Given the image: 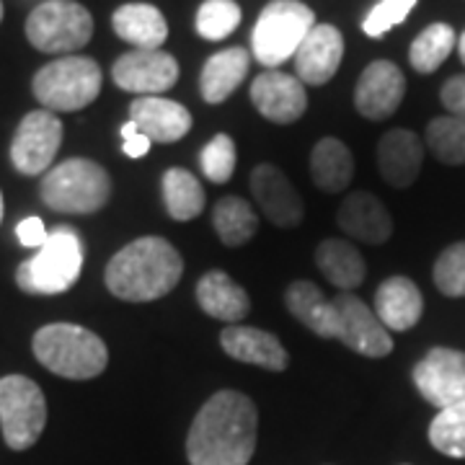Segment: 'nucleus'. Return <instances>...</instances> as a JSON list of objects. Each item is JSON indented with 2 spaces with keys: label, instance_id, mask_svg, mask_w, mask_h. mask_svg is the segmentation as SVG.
Listing matches in <instances>:
<instances>
[{
  "label": "nucleus",
  "instance_id": "f03ea898",
  "mask_svg": "<svg viewBox=\"0 0 465 465\" xmlns=\"http://www.w3.org/2000/svg\"><path fill=\"white\" fill-rule=\"evenodd\" d=\"M183 274V259L161 235H143L109 259L104 282L124 302H153L166 298Z\"/></svg>",
  "mask_w": 465,
  "mask_h": 465
},
{
  "label": "nucleus",
  "instance_id": "aec40b11",
  "mask_svg": "<svg viewBox=\"0 0 465 465\" xmlns=\"http://www.w3.org/2000/svg\"><path fill=\"white\" fill-rule=\"evenodd\" d=\"M336 220L349 238H357L370 246H381L393 235L391 213L375 194H367V192H351L347 200L341 202Z\"/></svg>",
  "mask_w": 465,
  "mask_h": 465
},
{
  "label": "nucleus",
  "instance_id": "412c9836",
  "mask_svg": "<svg viewBox=\"0 0 465 465\" xmlns=\"http://www.w3.org/2000/svg\"><path fill=\"white\" fill-rule=\"evenodd\" d=\"M424 163V145L411 130H391L378 143V171L382 182L406 189L419 179Z\"/></svg>",
  "mask_w": 465,
  "mask_h": 465
},
{
  "label": "nucleus",
  "instance_id": "5701e85b",
  "mask_svg": "<svg viewBox=\"0 0 465 465\" xmlns=\"http://www.w3.org/2000/svg\"><path fill=\"white\" fill-rule=\"evenodd\" d=\"M375 313L388 331H409L424 313V298L409 277H388L375 292Z\"/></svg>",
  "mask_w": 465,
  "mask_h": 465
},
{
  "label": "nucleus",
  "instance_id": "f257e3e1",
  "mask_svg": "<svg viewBox=\"0 0 465 465\" xmlns=\"http://www.w3.org/2000/svg\"><path fill=\"white\" fill-rule=\"evenodd\" d=\"M259 411L241 391H217L204 401L186 437L192 465H249L256 450Z\"/></svg>",
  "mask_w": 465,
  "mask_h": 465
},
{
  "label": "nucleus",
  "instance_id": "e433bc0d",
  "mask_svg": "<svg viewBox=\"0 0 465 465\" xmlns=\"http://www.w3.org/2000/svg\"><path fill=\"white\" fill-rule=\"evenodd\" d=\"M416 0H381L362 21V32L372 39H381L382 34L396 29L414 11Z\"/></svg>",
  "mask_w": 465,
  "mask_h": 465
},
{
  "label": "nucleus",
  "instance_id": "4468645a",
  "mask_svg": "<svg viewBox=\"0 0 465 465\" xmlns=\"http://www.w3.org/2000/svg\"><path fill=\"white\" fill-rule=\"evenodd\" d=\"M251 104L266 122L292 124L308 109V91L298 75L282 70H264L251 84Z\"/></svg>",
  "mask_w": 465,
  "mask_h": 465
},
{
  "label": "nucleus",
  "instance_id": "473e14b6",
  "mask_svg": "<svg viewBox=\"0 0 465 465\" xmlns=\"http://www.w3.org/2000/svg\"><path fill=\"white\" fill-rule=\"evenodd\" d=\"M430 442L442 455L465 460V401L434 416L430 424Z\"/></svg>",
  "mask_w": 465,
  "mask_h": 465
},
{
  "label": "nucleus",
  "instance_id": "b1692460",
  "mask_svg": "<svg viewBox=\"0 0 465 465\" xmlns=\"http://www.w3.org/2000/svg\"><path fill=\"white\" fill-rule=\"evenodd\" d=\"M251 54L243 47H228L207 57L200 75V94L204 104H223L235 94V88L246 81Z\"/></svg>",
  "mask_w": 465,
  "mask_h": 465
},
{
  "label": "nucleus",
  "instance_id": "ddd939ff",
  "mask_svg": "<svg viewBox=\"0 0 465 465\" xmlns=\"http://www.w3.org/2000/svg\"><path fill=\"white\" fill-rule=\"evenodd\" d=\"M116 88L137 96H163L179 81V63L166 50H133L112 67Z\"/></svg>",
  "mask_w": 465,
  "mask_h": 465
},
{
  "label": "nucleus",
  "instance_id": "1a4fd4ad",
  "mask_svg": "<svg viewBox=\"0 0 465 465\" xmlns=\"http://www.w3.org/2000/svg\"><path fill=\"white\" fill-rule=\"evenodd\" d=\"M47 401L42 388L24 375L0 378V430L11 450H29L45 432Z\"/></svg>",
  "mask_w": 465,
  "mask_h": 465
},
{
  "label": "nucleus",
  "instance_id": "20e7f679",
  "mask_svg": "<svg viewBox=\"0 0 465 465\" xmlns=\"http://www.w3.org/2000/svg\"><path fill=\"white\" fill-rule=\"evenodd\" d=\"M112 176L96 161L67 158L42 176L39 197L54 213L91 215L106 207V202L112 200Z\"/></svg>",
  "mask_w": 465,
  "mask_h": 465
},
{
  "label": "nucleus",
  "instance_id": "f3484780",
  "mask_svg": "<svg viewBox=\"0 0 465 465\" xmlns=\"http://www.w3.org/2000/svg\"><path fill=\"white\" fill-rule=\"evenodd\" d=\"M292 60L302 85L329 84L344 60V36L333 24H316Z\"/></svg>",
  "mask_w": 465,
  "mask_h": 465
},
{
  "label": "nucleus",
  "instance_id": "c756f323",
  "mask_svg": "<svg viewBox=\"0 0 465 465\" xmlns=\"http://www.w3.org/2000/svg\"><path fill=\"white\" fill-rule=\"evenodd\" d=\"M213 228L223 246H246L259 231V215L249 202L241 197H223L213 210Z\"/></svg>",
  "mask_w": 465,
  "mask_h": 465
},
{
  "label": "nucleus",
  "instance_id": "7ed1b4c3",
  "mask_svg": "<svg viewBox=\"0 0 465 465\" xmlns=\"http://www.w3.org/2000/svg\"><path fill=\"white\" fill-rule=\"evenodd\" d=\"M39 365L67 381H94L109 365V349L99 333L75 323H50L34 333Z\"/></svg>",
  "mask_w": 465,
  "mask_h": 465
},
{
  "label": "nucleus",
  "instance_id": "37998d69",
  "mask_svg": "<svg viewBox=\"0 0 465 465\" xmlns=\"http://www.w3.org/2000/svg\"><path fill=\"white\" fill-rule=\"evenodd\" d=\"M0 21H3V3H0Z\"/></svg>",
  "mask_w": 465,
  "mask_h": 465
},
{
  "label": "nucleus",
  "instance_id": "393cba45",
  "mask_svg": "<svg viewBox=\"0 0 465 465\" xmlns=\"http://www.w3.org/2000/svg\"><path fill=\"white\" fill-rule=\"evenodd\" d=\"M112 26L119 39L134 45V50H161L168 39L166 16L150 3H124L112 16Z\"/></svg>",
  "mask_w": 465,
  "mask_h": 465
},
{
  "label": "nucleus",
  "instance_id": "2f4dec72",
  "mask_svg": "<svg viewBox=\"0 0 465 465\" xmlns=\"http://www.w3.org/2000/svg\"><path fill=\"white\" fill-rule=\"evenodd\" d=\"M427 148L445 166L465 163V119L463 116H437L427 124Z\"/></svg>",
  "mask_w": 465,
  "mask_h": 465
},
{
  "label": "nucleus",
  "instance_id": "ea45409f",
  "mask_svg": "<svg viewBox=\"0 0 465 465\" xmlns=\"http://www.w3.org/2000/svg\"><path fill=\"white\" fill-rule=\"evenodd\" d=\"M442 106L448 109L452 116H463L465 119V75H455L448 84L442 85Z\"/></svg>",
  "mask_w": 465,
  "mask_h": 465
},
{
  "label": "nucleus",
  "instance_id": "9d476101",
  "mask_svg": "<svg viewBox=\"0 0 465 465\" xmlns=\"http://www.w3.org/2000/svg\"><path fill=\"white\" fill-rule=\"evenodd\" d=\"M63 145V122L54 112L34 109L21 119L14 143H11V161L14 168L24 176L47 173L54 163V155Z\"/></svg>",
  "mask_w": 465,
  "mask_h": 465
},
{
  "label": "nucleus",
  "instance_id": "dca6fc26",
  "mask_svg": "<svg viewBox=\"0 0 465 465\" xmlns=\"http://www.w3.org/2000/svg\"><path fill=\"white\" fill-rule=\"evenodd\" d=\"M251 192L259 210L264 213L269 223L277 228H298L305 217V204L295 189V183L284 176L282 171L272 163H262L251 173Z\"/></svg>",
  "mask_w": 465,
  "mask_h": 465
},
{
  "label": "nucleus",
  "instance_id": "4c0bfd02",
  "mask_svg": "<svg viewBox=\"0 0 465 465\" xmlns=\"http://www.w3.org/2000/svg\"><path fill=\"white\" fill-rule=\"evenodd\" d=\"M16 235L21 246L39 251L47 243L50 231L45 228V220H42V217H26V220H21L16 225Z\"/></svg>",
  "mask_w": 465,
  "mask_h": 465
},
{
  "label": "nucleus",
  "instance_id": "cd10ccee",
  "mask_svg": "<svg viewBox=\"0 0 465 465\" xmlns=\"http://www.w3.org/2000/svg\"><path fill=\"white\" fill-rule=\"evenodd\" d=\"M316 264L321 274L341 292L357 290L367 277V264L362 253L341 238H329V241L318 243Z\"/></svg>",
  "mask_w": 465,
  "mask_h": 465
},
{
  "label": "nucleus",
  "instance_id": "7c9ffc66",
  "mask_svg": "<svg viewBox=\"0 0 465 465\" xmlns=\"http://www.w3.org/2000/svg\"><path fill=\"white\" fill-rule=\"evenodd\" d=\"M458 39H455V29L450 24H432L424 32L416 36L409 50V60L411 67L421 75H430L434 70L450 57V52L455 50Z\"/></svg>",
  "mask_w": 465,
  "mask_h": 465
},
{
  "label": "nucleus",
  "instance_id": "a19ab883",
  "mask_svg": "<svg viewBox=\"0 0 465 465\" xmlns=\"http://www.w3.org/2000/svg\"><path fill=\"white\" fill-rule=\"evenodd\" d=\"M458 52H460V60H463V65H465V32L463 36L458 39Z\"/></svg>",
  "mask_w": 465,
  "mask_h": 465
},
{
  "label": "nucleus",
  "instance_id": "0eeeda50",
  "mask_svg": "<svg viewBox=\"0 0 465 465\" xmlns=\"http://www.w3.org/2000/svg\"><path fill=\"white\" fill-rule=\"evenodd\" d=\"M32 91L47 112H81L99 99L101 67L94 57H57L34 75Z\"/></svg>",
  "mask_w": 465,
  "mask_h": 465
},
{
  "label": "nucleus",
  "instance_id": "a211bd4d",
  "mask_svg": "<svg viewBox=\"0 0 465 465\" xmlns=\"http://www.w3.org/2000/svg\"><path fill=\"white\" fill-rule=\"evenodd\" d=\"M220 347L235 362L262 367L269 372H284L290 365V354L282 341L272 331L256 326H225L220 333Z\"/></svg>",
  "mask_w": 465,
  "mask_h": 465
},
{
  "label": "nucleus",
  "instance_id": "bb28decb",
  "mask_svg": "<svg viewBox=\"0 0 465 465\" xmlns=\"http://www.w3.org/2000/svg\"><path fill=\"white\" fill-rule=\"evenodd\" d=\"M311 176L321 192L339 194L354 179V155L339 137H323L311 153Z\"/></svg>",
  "mask_w": 465,
  "mask_h": 465
},
{
  "label": "nucleus",
  "instance_id": "39448f33",
  "mask_svg": "<svg viewBox=\"0 0 465 465\" xmlns=\"http://www.w3.org/2000/svg\"><path fill=\"white\" fill-rule=\"evenodd\" d=\"M84 269V243L70 225H57L32 259L16 269V284L29 295H60L78 282Z\"/></svg>",
  "mask_w": 465,
  "mask_h": 465
},
{
  "label": "nucleus",
  "instance_id": "58836bf2",
  "mask_svg": "<svg viewBox=\"0 0 465 465\" xmlns=\"http://www.w3.org/2000/svg\"><path fill=\"white\" fill-rule=\"evenodd\" d=\"M119 134H122V150H124L127 158H145L150 153V145H153V143L137 130V124H134L133 119H127V122L122 124Z\"/></svg>",
  "mask_w": 465,
  "mask_h": 465
},
{
  "label": "nucleus",
  "instance_id": "a878e982",
  "mask_svg": "<svg viewBox=\"0 0 465 465\" xmlns=\"http://www.w3.org/2000/svg\"><path fill=\"white\" fill-rule=\"evenodd\" d=\"M284 305L311 333L321 339H336V308L318 284L298 280L284 290Z\"/></svg>",
  "mask_w": 465,
  "mask_h": 465
},
{
  "label": "nucleus",
  "instance_id": "c9c22d12",
  "mask_svg": "<svg viewBox=\"0 0 465 465\" xmlns=\"http://www.w3.org/2000/svg\"><path fill=\"white\" fill-rule=\"evenodd\" d=\"M434 284L448 298H465V241L440 253L434 262Z\"/></svg>",
  "mask_w": 465,
  "mask_h": 465
},
{
  "label": "nucleus",
  "instance_id": "4be33fe9",
  "mask_svg": "<svg viewBox=\"0 0 465 465\" xmlns=\"http://www.w3.org/2000/svg\"><path fill=\"white\" fill-rule=\"evenodd\" d=\"M197 305L207 316L228 326L241 323L251 311L249 292L223 269L207 272L197 282Z\"/></svg>",
  "mask_w": 465,
  "mask_h": 465
},
{
  "label": "nucleus",
  "instance_id": "79ce46f5",
  "mask_svg": "<svg viewBox=\"0 0 465 465\" xmlns=\"http://www.w3.org/2000/svg\"><path fill=\"white\" fill-rule=\"evenodd\" d=\"M0 223H3V194H0Z\"/></svg>",
  "mask_w": 465,
  "mask_h": 465
},
{
  "label": "nucleus",
  "instance_id": "423d86ee",
  "mask_svg": "<svg viewBox=\"0 0 465 465\" xmlns=\"http://www.w3.org/2000/svg\"><path fill=\"white\" fill-rule=\"evenodd\" d=\"M316 26V14L300 0H272L251 32V54L266 70H277L295 57L305 36Z\"/></svg>",
  "mask_w": 465,
  "mask_h": 465
},
{
  "label": "nucleus",
  "instance_id": "f704fd0d",
  "mask_svg": "<svg viewBox=\"0 0 465 465\" xmlns=\"http://www.w3.org/2000/svg\"><path fill=\"white\" fill-rule=\"evenodd\" d=\"M202 173L213 183H228L238 163V150L231 134L217 133L200 153Z\"/></svg>",
  "mask_w": 465,
  "mask_h": 465
},
{
  "label": "nucleus",
  "instance_id": "2eb2a0df",
  "mask_svg": "<svg viewBox=\"0 0 465 465\" xmlns=\"http://www.w3.org/2000/svg\"><path fill=\"white\" fill-rule=\"evenodd\" d=\"M403 96H406V75L391 60L370 63L354 85V106L360 114L372 122L396 114Z\"/></svg>",
  "mask_w": 465,
  "mask_h": 465
},
{
  "label": "nucleus",
  "instance_id": "6ab92c4d",
  "mask_svg": "<svg viewBox=\"0 0 465 465\" xmlns=\"http://www.w3.org/2000/svg\"><path fill=\"white\" fill-rule=\"evenodd\" d=\"M130 119L150 143H179L192 130V114L179 101L163 96H137L130 104Z\"/></svg>",
  "mask_w": 465,
  "mask_h": 465
},
{
  "label": "nucleus",
  "instance_id": "f8f14e48",
  "mask_svg": "<svg viewBox=\"0 0 465 465\" xmlns=\"http://www.w3.org/2000/svg\"><path fill=\"white\" fill-rule=\"evenodd\" d=\"M416 391L440 411L465 401V351L450 347L430 349L411 372Z\"/></svg>",
  "mask_w": 465,
  "mask_h": 465
},
{
  "label": "nucleus",
  "instance_id": "9b49d317",
  "mask_svg": "<svg viewBox=\"0 0 465 465\" xmlns=\"http://www.w3.org/2000/svg\"><path fill=\"white\" fill-rule=\"evenodd\" d=\"M333 308H336V339L344 347L370 360H381L393 351L391 331L382 326L378 313L370 311V305L354 292H339L333 298Z\"/></svg>",
  "mask_w": 465,
  "mask_h": 465
},
{
  "label": "nucleus",
  "instance_id": "c85d7f7f",
  "mask_svg": "<svg viewBox=\"0 0 465 465\" xmlns=\"http://www.w3.org/2000/svg\"><path fill=\"white\" fill-rule=\"evenodd\" d=\"M161 192H163V204L171 220L176 223H186L202 215L204 210V189H202L200 179L186 171V168H168L161 182Z\"/></svg>",
  "mask_w": 465,
  "mask_h": 465
},
{
  "label": "nucleus",
  "instance_id": "6e6552de",
  "mask_svg": "<svg viewBox=\"0 0 465 465\" xmlns=\"http://www.w3.org/2000/svg\"><path fill=\"white\" fill-rule=\"evenodd\" d=\"M94 36L91 11L75 0H45L26 18V39L45 54H73Z\"/></svg>",
  "mask_w": 465,
  "mask_h": 465
},
{
  "label": "nucleus",
  "instance_id": "72a5a7b5",
  "mask_svg": "<svg viewBox=\"0 0 465 465\" xmlns=\"http://www.w3.org/2000/svg\"><path fill=\"white\" fill-rule=\"evenodd\" d=\"M241 5L235 0H204L197 11V34L207 42H223L241 24Z\"/></svg>",
  "mask_w": 465,
  "mask_h": 465
}]
</instances>
